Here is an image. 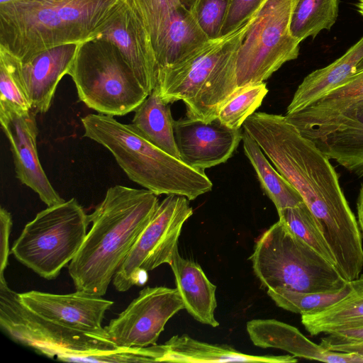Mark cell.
I'll use <instances>...</instances> for the list:
<instances>
[{
  "instance_id": "obj_41",
  "label": "cell",
  "mask_w": 363,
  "mask_h": 363,
  "mask_svg": "<svg viewBox=\"0 0 363 363\" xmlns=\"http://www.w3.org/2000/svg\"><path fill=\"white\" fill-rule=\"evenodd\" d=\"M336 352L354 353L363 359V343L343 346L338 348Z\"/></svg>"
},
{
  "instance_id": "obj_10",
  "label": "cell",
  "mask_w": 363,
  "mask_h": 363,
  "mask_svg": "<svg viewBox=\"0 0 363 363\" xmlns=\"http://www.w3.org/2000/svg\"><path fill=\"white\" fill-rule=\"evenodd\" d=\"M69 43H75L50 0L0 4V48L21 62Z\"/></svg>"
},
{
  "instance_id": "obj_32",
  "label": "cell",
  "mask_w": 363,
  "mask_h": 363,
  "mask_svg": "<svg viewBox=\"0 0 363 363\" xmlns=\"http://www.w3.org/2000/svg\"><path fill=\"white\" fill-rule=\"evenodd\" d=\"M268 93L264 82L239 87L220 106L217 118L231 129H240L245 120L261 106Z\"/></svg>"
},
{
  "instance_id": "obj_1",
  "label": "cell",
  "mask_w": 363,
  "mask_h": 363,
  "mask_svg": "<svg viewBox=\"0 0 363 363\" xmlns=\"http://www.w3.org/2000/svg\"><path fill=\"white\" fill-rule=\"evenodd\" d=\"M315 217L347 281L363 269L362 236L330 159L285 116L255 112L242 125Z\"/></svg>"
},
{
  "instance_id": "obj_7",
  "label": "cell",
  "mask_w": 363,
  "mask_h": 363,
  "mask_svg": "<svg viewBox=\"0 0 363 363\" xmlns=\"http://www.w3.org/2000/svg\"><path fill=\"white\" fill-rule=\"evenodd\" d=\"M89 223L74 198L48 206L25 225L11 253L41 277L54 279L79 250Z\"/></svg>"
},
{
  "instance_id": "obj_23",
  "label": "cell",
  "mask_w": 363,
  "mask_h": 363,
  "mask_svg": "<svg viewBox=\"0 0 363 363\" xmlns=\"http://www.w3.org/2000/svg\"><path fill=\"white\" fill-rule=\"evenodd\" d=\"M174 123L170 106L162 100L155 86L135 109L130 125L146 140L180 159L174 137Z\"/></svg>"
},
{
  "instance_id": "obj_2",
  "label": "cell",
  "mask_w": 363,
  "mask_h": 363,
  "mask_svg": "<svg viewBox=\"0 0 363 363\" xmlns=\"http://www.w3.org/2000/svg\"><path fill=\"white\" fill-rule=\"evenodd\" d=\"M159 201L147 189L115 185L89 215L92 223L68 272L77 291L103 296Z\"/></svg>"
},
{
  "instance_id": "obj_20",
  "label": "cell",
  "mask_w": 363,
  "mask_h": 363,
  "mask_svg": "<svg viewBox=\"0 0 363 363\" xmlns=\"http://www.w3.org/2000/svg\"><path fill=\"white\" fill-rule=\"evenodd\" d=\"M363 67V36L340 57L308 74L298 86L286 114L299 111L344 84Z\"/></svg>"
},
{
  "instance_id": "obj_44",
  "label": "cell",
  "mask_w": 363,
  "mask_h": 363,
  "mask_svg": "<svg viewBox=\"0 0 363 363\" xmlns=\"http://www.w3.org/2000/svg\"><path fill=\"white\" fill-rule=\"evenodd\" d=\"M18 1V0H0V4H8V3H11L13 1Z\"/></svg>"
},
{
  "instance_id": "obj_19",
  "label": "cell",
  "mask_w": 363,
  "mask_h": 363,
  "mask_svg": "<svg viewBox=\"0 0 363 363\" xmlns=\"http://www.w3.org/2000/svg\"><path fill=\"white\" fill-rule=\"evenodd\" d=\"M79 43L50 48L26 62H21V73L31 110L36 114L50 107L57 86L67 74Z\"/></svg>"
},
{
  "instance_id": "obj_14",
  "label": "cell",
  "mask_w": 363,
  "mask_h": 363,
  "mask_svg": "<svg viewBox=\"0 0 363 363\" xmlns=\"http://www.w3.org/2000/svg\"><path fill=\"white\" fill-rule=\"evenodd\" d=\"M294 126L330 160L363 177V99L335 114Z\"/></svg>"
},
{
  "instance_id": "obj_35",
  "label": "cell",
  "mask_w": 363,
  "mask_h": 363,
  "mask_svg": "<svg viewBox=\"0 0 363 363\" xmlns=\"http://www.w3.org/2000/svg\"><path fill=\"white\" fill-rule=\"evenodd\" d=\"M159 356L160 346L154 345L143 348H116L87 354H69L57 359L72 362H153L157 361Z\"/></svg>"
},
{
  "instance_id": "obj_27",
  "label": "cell",
  "mask_w": 363,
  "mask_h": 363,
  "mask_svg": "<svg viewBox=\"0 0 363 363\" xmlns=\"http://www.w3.org/2000/svg\"><path fill=\"white\" fill-rule=\"evenodd\" d=\"M301 323L312 335L363 325V298L352 291L330 306L313 314L301 315Z\"/></svg>"
},
{
  "instance_id": "obj_39",
  "label": "cell",
  "mask_w": 363,
  "mask_h": 363,
  "mask_svg": "<svg viewBox=\"0 0 363 363\" xmlns=\"http://www.w3.org/2000/svg\"><path fill=\"white\" fill-rule=\"evenodd\" d=\"M1 247H0V279H5L4 274L8 264L10 253L9 238L12 228L11 213L3 207L0 208Z\"/></svg>"
},
{
  "instance_id": "obj_12",
  "label": "cell",
  "mask_w": 363,
  "mask_h": 363,
  "mask_svg": "<svg viewBox=\"0 0 363 363\" xmlns=\"http://www.w3.org/2000/svg\"><path fill=\"white\" fill-rule=\"evenodd\" d=\"M182 309L177 288L147 286L104 328L116 348H143L156 345L167 321Z\"/></svg>"
},
{
  "instance_id": "obj_11",
  "label": "cell",
  "mask_w": 363,
  "mask_h": 363,
  "mask_svg": "<svg viewBox=\"0 0 363 363\" xmlns=\"http://www.w3.org/2000/svg\"><path fill=\"white\" fill-rule=\"evenodd\" d=\"M193 214L189 200L183 196L169 194L161 201L151 219L116 272L113 284L118 291H126L139 269L151 271L171 262L178 247L184 223Z\"/></svg>"
},
{
  "instance_id": "obj_5",
  "label": "cell",
  "mask_w": 363,
  "mask_h": 363,
  "mask_svg": "<svg viewBox=\"0 0 363 363\" xmlns=\"http://www.w3.org/2000/svg\"><path fill=\"white\" fill-rule=\"evenodd\" d=\"M250 259L255 274L267 289L328 292L348 283L334 264L279 219L259 238Z\"/></svg>"
},
{
  "instance_id": "obj_3",
  "label": "cell",
  "mask_w": 363,
  "mask_h": 363,
  "mask_svg": "<svg viewBox=\"0 0 363 363\" xmlns=\"http://www.w3.org/2000/svg\"><path fill=\"white\" fill-rule=\"evenodd\" d=\"M81 121L86 138L105 147L131 181L157 196L176 194L191 201L211 191L204 171L152 145L130 124L101 113L88 114Z\"/></svg>"
},
{
  "instance_id": "obj_25",
  "label": "cell",
  "mask_w": 363,
  "mask_h": 363,
  "mask_svg": "<svg viewBox=\"0 0 363 363\" xmlns=\"http://www.w3.org/2000/svg\"><path fill=\"white\" fill-rule=\"evenodd\" d=\"M75 43L91 38L119 0H50Z\"/></svg>"
},
{
  "instance_id": "obj_30",
  "label": "cell",
  "mask_w": 363,
  "mask_h": 363,
  "mask_svg": "<svg viewBox=\"0 0 363 363\" xmlns=\"http://www.w3.org/2000/svg\"><path fill=\"white\" fill-rule=\"evenodd\" d=\"M197 0H133L150 33L155 55L170 24L192 13Z\"/></svg>"
},
{
  "instance_id": "obj_38",
  "label": "cell",
  "mask_w": 363,
  "mask_h": 363,
  "mask_svg": "<svg viewBox=\"0 0 363 363\" xmlns=\"http://www.w3.org/2000/svg\"><path fill=\"white\" fill-rule=\"evenodd\" d=\"M320 345L325 349L336 352L341 347L363 343V325L326 334Z\"/></svg>"
},
{
  "instance_id": "obj_17",
  "label": "cell",
  "mask_w": 363,
  "mask_h": 363,
  "mask_svg": "<svg viewBox=\"0 0 363 363\" xmlns=\"http://www.w3.org/2000/svg\"><path fill=\"white\" fill-rule=\"evenodd\" d=\"M174 132L180 160L204 171L232 156L242 140L243 129L228 128L218 118L205 122L186 117L174 121Z\"/></svg>"
},
{
  "instance_id": "obj_29",
  "label": "cell",
  "mask_w": 363,
  "mask_h": 363,
  "mask_svg": "<svg viewBox=\"0 0 363 363\" xmlns=\"http://www.w3.org/2000/svg\"><path fill=\"white\" fill-rule=\"evenodd\" d=\"M363 99V67L341 86L313 104L291 114L286 119L296 125L335 114Z\"/></svg>"
},
{
  "instance_id": "obj_4",
  "label": "cell",
  "mask_w": 363,
  "mask_h": 363,
  "mask_svg": "<svg viewBox=\"0 0 363 363\" xmlns=\"http://www.w3.org/2000/svg\"><path fill=\"white\" fill-rule=\"evenodd\" d=\"M252 19L230 34L210 40L179 62L159 68L155 86L162 100L168 104L182 101L191 119H216L220 106L238 89L237 55Z\"/></svg>"
},
{
  "instance_id": "obj_24",
  "label": "cell",
  "mask_w": 363,
  "mask_h": 363,
  "mask_svg": "<svg viewBox=\"0 0 363 363\" xmlns=\"http://www.w3.org/2000/svg\"><path fill=\"white\" fill-rule=\"evenodd\" d=\"M242 141L244 152L256 172L262 189L278 213L304 202L300 194L269 163L257 142L244 130Z\"/></svg>"
},
{
  "instance_id": "obj_37",
  "label": "cell",
  "mask_w": 363,
  "mask_h": 363,
  "mask_svg": "<svg viewBox=\"0 0 363 363\" xmlns=\"http://www.w3.org/2000/svg\"><path fill=\"white\" fill-rule=\"evenodd\" d=\"M264 0H230L220 37L238 30L257 13Z\"/></svg>"
},
{
  "instance_id": "obj_26",
  "label": "cell",
  "mask_w": 363,
  "mask_h": 363,
  "mask_svg": "<svg viewBox=\"0 0 363 363\" xmlns=\"http://www.w3.org/2000/svg\"><path fill=\"white\" fill-rule=\"evenodd\" d=\"M209 40L192 13H186L168 28L156 52L158 69L179 62Z\"/></svg>"
},
{
  "instance_id": "obj_31",
  "label": "cell",
  "mask_w": 363,
  "mask_h": 363,
  "mask_svg": "<svg viewBox=\"0 0 363 363\" xmlns=\"http://www.w3.org/2000/svg\"><path fill=\"white\" fill-rule=\"evenodd\" d=\"M352 291L350 283L342 289L328 292H300L288 289H267L276 305L301 315L319 312L343 299Z\"/></svg>"
},
{
  "instance_id": "obj_9",
  "label": "cell",
  "mask_w": 363,
  "mask_h": 363,
  "mask_svg": "<svg viewBox=\"0 0 363 363\" xmlns=\"http://www.w3.org/2000/svg\"><path fill=\"white\" fill-rule=\"evenodd\" d=\"M0 325L13 341L50 358L116 349L106 337L72 330L35 313L5 279H0Z\"/></svg>"
},
{
  "instance_id": "obj_40",
  "label": "cell",
  "mask_w": 363,
  "mask_h": 363,
  "mask_svg": "<svg viewBox=\"0 0 363 363\" xmlns=\"http://www.w3.org/2000/svg\"><path fill=\"white\" fill-rule=\"evenodd\" d=\"M357 218L358 225L359 229L363 235V184H362L359 189L357 201Z\"/></svg>"
},
{
  "instance_id": "obj_13",
  "label": "cell",
  "mask_w": 363,
  "mask_h": 363,
  "mask_svg": "<svg viewBox=\"0 0 363 363\" xmlns=\"http://www.w3.org/2000/svg\"><path fill=\"white\" fill-rule=\"evenodd\" d=\"M90 38L115 45L147 93L155 89L158 71L156 55L150 33L133 0H119Z\"/></svg>"
},
{
  "instance_id": "obj_8",
  "label": "cell",
  "mask_w": 363,
  "mask_h": 363,
  "mask_svg": "<svg viewBox=\"0 0 363 363\" xmlns=\"http://www.w3.org/2000/svg\"><path fill=\"white\" fill-rule=\"evenodd\" d=\"M298 0H264L253 16L238 50V88L264 82L284 63L296 59L300 43L290 23Z\"/></svg>"
},
{
  "instance_id": "obj_33",
  "label": "cell",
  "mask_w": 363,
  "mask_h": 363,
  "mask_svg": "<svg viewBox=\"0 0 363 363\" xmlns=\"http://www.w3.org/2000/svg\"><path fill=\"white\" fill-rule=\"evenodd\" d=\"M21 61L0 48V110H31L21 73Z\"/></svg>"
},
{
  "instance_id": "obj_21",
  "label": "cell",
  "mask_w": 363,
  "mask_h": 363,
  "mask_svg": "<svg viewBox=\"0 0 363 363\" xmlns=\"http://www.w3.org/2000/svg\"><path fill=\"white\" fill-rule=\"evenodd\" d=\"M169 265L174 275L176 288L184 309L199 323L218 327L219 323L214 315L217 307L216 286L209 281L201 266L191 259L182 257L178 247Z\"/></svg>"
},
{
  "instance_id": "obj_28",
  "label": "cell",
  "mask_w": 363,
  "mask_h": 363,
  "mask_svg": "<svg viewBox=\"0 0 363 363\" xmlns=\"http://www.w3.org/2000/svg\"><path fill=\"white\" fill-rule=\"evenodd\" d=\"M338 11L339 0H298L291 15V34L300 43L315 38L323 30L331 29Z\"/></svg>"
},
{
  "instance_id": "obj_22",
  "label": "cell",
  "mask_w": 363,
  "mask_h": 363,
  "mask_svg": "<svg viewBox=\"0 0 363 363\" xmlns=\"http://www.w3.org/2000/svg\"><path fill=\"white\" fill-rule=\"evenodd\" d=\"M298 359L293 355H251L240 352L226 345L210 344L183 334L172 336L160 345L158 362L204 363V362H266L294 363Z\"/></svg>"
},
{
  "instance_id": "obj_18",
  "label": "cell",
  "mask_w": 363,
  "mask_h": 363,
  "mask_svg": "<svg viewBox=\"0 0 363 363\" xmlns=\"http://www.w3.org/2000/svg\"><path fill=\"white\" fill-rule=\"evenodd\" d=\"M246 329L252 342L261 348L279 349L295 357L328 363H363L359 355L328 350L308 339L294 326L275 319L250 320Z\"/></svg>"
},
{
  "instance_id": "obj_43",
  "label": "cell",
  "mask_w": 363,
  "mask_h": 363,
  "mask_svg": "<svg viewBox=\"0 0 363 363\" xmlns=\"http://www.w3.org/2000/svg\"><path fill=\"white\" fill-rule=\"evenodd\" d=\"M357 7L358 12L363 16V0H359Z\"/></svg>"
},
{
  "instance_id": "obj_42",
  "label": "cell",
  "mask_w": 363,
  "mask_h": 363,
  "mask_svg": "<svg viewBox=\"0 0 363 363\" xmlns=\"http://www.w3.org/2000/svg\"><path fill=\"white\" fill-rule=\"evenodd\" d=\"M352 291L357 296L363 298V274L358 278L350 282Z\"/></svg>"
},
{
  "instance_id": "obj_16",
  "label": "cell",
  "mask_w": 363,
  "mask_h": 363,
  "mask_svg": "<svg viewBox=\"0 0 363 363\" xmlns=\"http://www.w3.org/2000/svg\"><path fill=\"white\" fill-rule=\"evenodd\" d=\"M18 296L25 306L45 319L72 330L106 337L102 321L113 305L110 300L77 290L67 294L30 291Z\"/></svg>"
},
{
  "instance_id": "obj_34",
  "label": "cell",
  "mask_w": 363,
  "mask_h": 363,
  "mask_svg": "<svg viewBox=\"0 0 363 363\" xmlns=\"http://www.w3.org/2000/svg\"><path fill=\"white\" fill-rule=\"evenodd\" d=\"M278 215L279 220L284 221L295 235L335 265L334 256L320 225L304 202L294 207L286 208L279 212Z\"/></svg>"
},
{
  "instance_id": "obj_15",
  "label": "cell",
  "mask_w": 363,
  "mask_h": 363,
  "mask_svg": "<svg viewBox=\"0 0 363 363\" xmlns=\"http://www.w3.org/2000/svg\"><path fill=\"white\" fill-rule=\"evenodd\" d=\"M36 113L0 110V123L13 155L17 179L30 188L48 206L61 203V198L49 181L38 158Z\"/></svg>"
},
{
  "instance_id": "obj_36",
  "label": "cell",
  "mask_w": 363,
  "mask_h": 363,
  "mask_svg": "<svg viewBox=\"0 0 363 363\" xmlns=\"http://www.w3.org/2000/svg\"><path fill=\"white\" fill-rule=\"evenodd\" d=\"M230 0H197L192 14L209 40L220 38Z\"/></svg>"
},
{
  "instance_id": "obj_6",
  "label": "cell",
  "mask_w": 363,
  "mask_h": 363,
  "mask_svg": "<svg viewBox=\"0 0 363 363\" xmlns=\"http://www.w3.org/2000/svg\"><path fill=\"white\" fill-rule=\"evenodd\" d=\"M67 74L79 100L98 113L124 116L149 95L117 47L104 40L79 43Z\"/></svg>"
}]
</instances>
